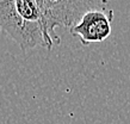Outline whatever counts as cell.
Listing matches in <instances>:
<instances>
[{"instance_id": "cell-2", "label": "cell", "mask_w": 130, "mask_h": 124, "mask_svg": "<svg viewBox=\"0 0 130 124\" xmlns=\"http://www.w3.org/2000/svg\"><path fill=\"white\" fill-rule=\"evenodd\" d=\"M0 31L6 32L23 52L40 45L45 48L40 23L25 19L18 12L14 0H0Z\"/></svg>"}, {"instance_id": "cell-3", "label": "cell", "mask_w": 130, "mask_h": 124, "mask_svg": "<svg viewBox=\"0 0 130 124\" xmlns=\"http://www.w3.org/2000/svg\"><path fill=\"white\" fill-rule=\"evenodd\" d=\"M113 11L104 7L88 10L78 24L69 30L73 36L78 37L83 45L103 42L111 35V23Z\"/></svg>"}, {"instance_id": "cell-1", "label": "cell", "mask_w": 130, "mask_h": 124, "mask_svg": "<svg viewBox=\"0 0 130 124\" xmlns=\"http://www.w3.org/2000/svg\"><path fill=\"white\" fill-rule=\"evenodd\" d=\"M37 5L45 49L50 51L54 44L59 45L61 43V38L55 32V28L64 26L71 30L88 10L103 7L105 3L93 0H37Z\"/></svg>"}]
</instances>
